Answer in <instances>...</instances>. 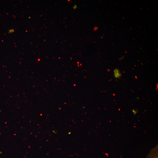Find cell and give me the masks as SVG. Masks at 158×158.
<instances>
[{
  "label": "cell",
  "mask_w": 158,
  "mask_h": 158,
  "mask_svg": "<svg viewBox=\"0 0 158 158\" xmlns=\"http://www.w3.org/2000/svg\"><path fill=\"white\" fill-rule=\"evenodd\" d=\"M132 111L135 114L136 113V111H135L134 109L132 110Z\"/></svg>",
  "instance_id": "277c9868"
},
{
  "label": "cell",
  "mask_w": 158,
  "mask_h": 158,
  "mask_svg": "<svg viewBox=\"0 0 158 158\" xmlns=\"http://www.w3.org/2000/svg\"><path fill=\"white\" fill-rule=\"evenodd\" d=\"M73 8L74 9L76 8V6H74Z\"/></svg>",
  "instance_id": "8992f818"
},
{
  "label": "cell",
  "mask_w": 158,
  "mask_h": 158,
  "mask_svg": "<svg viewBox=\"0 0 158 158\" xmlns=\"http://www.w3.org/2000/svg\"><path fill=\"white\" fill-rule=\"evenodd\" d=\"M114 75L115 78H119L121 76V74L119 70L117 68L114 69Z\"/></svg>",
  "instance_id": "6da1fadb"
},
{
  "label": "cell",
  "mask_w": 158,
  "mask_h": 158,
  "mask_svg": "<svg viewBox=\"0 0 158 158\" xmlns=\"http://www.w3.org/2000/svg\"><path fill=\"white\" fill-rule=\"evenodd\" d=\"M14 32L13 29H11L8 30V33H12Z\"/></svg>",
  "instance_id": "7a4b0ae2"
},
{
  "label": "cell",
  "mask_w": 158,
  "mask_h": 158,
  "mask_svg": "<svg viewBox=\"0 0 158 158\" xmlns=\"http://www.w3.org/2000/svg\"><path fill=\"white\" fill-rule=\"evenodd\" d=\"M124 57V56H123L120 59V60H121Z\"/></svg>",
  "instance_id": "5b68a950"
},
{
  "label": "cell",
  "mask_w": 158,
  "mask_h": 158,
  "mask_svg": "<svg viewBox=\"0 0 158 158\" xmlns=\"http://www.w3.org/2000/svg\"><path fill=\"white\" fill-rule=\"evenodd\" d=\"M98 28L97 27H95L94 28V30H96L98 29Z\"/></svg>",
  "instance_id": "3957f363"
}]
</instances>
